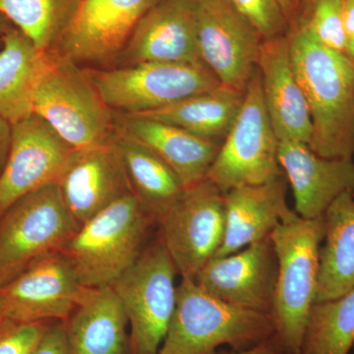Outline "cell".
I'll return each mask as SVG.
<instances>
[{"label": "cell", "instance_id": "cell-1", "mask_svg": "<svg viewBox=\"0 0 354 354\" xmlns=\"http://www.w3.org/2000/svg\"><path fill=\"white\" fill-rule=\"evenodd\" d=\"M288 41L293 71L311 115L310 149L321 157L353 158V60L321 44L306 23Z\"/></svg>", "mask_w": 354, "mask_h": 354}, {"label": "cell", "instance_id": "cell-2", "mask_svg": "<svg viewBox=\"0 0 354 354\" xmlns=\"http://www.w3.org/2000/svg\"><path fill=\"white\" fill-rule=\"evenodd\" d=\"M324 236L323 216L308 220L290 208L270 235L278 258L274 339L286 354L301 353L310 312L316 304Z\"/></svg>", "mask_w": 354, "mask_h": 354}, {"label": "cell", "instance_id": "cell-3", "mask_svg": "<svg viewBox=\"0 0 354 354\" xmlns=\"http://www.w3.org/2000/svg\"><path fill=\"white\" fill-rule=\"evenodd\" d=\"M274 332L270 314L221 301L194 279L181 278L176 310L158 354H216L223 346L245 351L272 339Z\"/></svg>", "mask_w": 354, "mask_h": 354}, {"label": "cell", "instance_id": "cell-4", "mask_svg": "<svg viewBox=\"0 0 354 354\" xmlns=\"http://www.w3.org/2000/svg\"><path fill=\"white\" fill-rule=\"evenodd\" d=\"M152 221L129 193L79 228L60 252L86 288L111 286L139 257Z\"/></svg>", "mask_w": 354, "mask_h": 354}, {"label": "cell", "instance_id": "cell-5", "mask_svg": "<svg viewBox=\"0 0 354 354\" xmlns=\"http://www.w3.org/2000/svg\"><path fill=\"white\" fill-rule=\"evenodd\" d=\"M51 53L50 64L39 79L32 111L74 150L113 140L115 122L90 76L76 64Z\"/></svg>", "mask_w": 354, "mask_h": 354}, {"label": "cell", "instance_id": "cell-6", "mask_svg": "<svg viewBox=\"0 0 354 354\" xmlns=\"http://www.w3.org/2000/svg\"><path fill=\"white\" fill-rule=\"evenodd\" d=\"M279 146L256 69L244 93L241 111L221 144L207 179L223 193L276 180L285 176L279 162Z\"/></svg>", "mask_w": 354, "mask_h": 354}, {"label": "cell", "instance_id": "cell-7", "mask_svg": "<svg viewBox=\"0 0 354 354\" xmlns=\"http://www.w3.org/2000/svg\"><path fill=\"white\" fill-rule=\"evenodd\" d=\"M177 270L158 239L113 283L129 324V354H158L176 305Z\"/></svg>", "mask_w": 354, "mask_h": 354}, {"label": "cell", "instance_id": "cell-8", "mask_svg": "<svg viewBox=\"0 0 354 354\" xmlns=\"http://www.w3.org/2000/svg\"><path fill=\"white\" fill-rule=\"evenodd\" d=\"M77 230L57 183L14 203L0 216V288L37 260L60 252Z\"/></svg>", "mask_w": 354, "mask_h": 354}, {"label": "cell", "instance_id": "cell-9", "mask_svg": "<svg viewBox=\"0 0 354 354\" xmlns=\"http://www.w3.org/2000/svg\"><path fill=\"white\" fill-rule=\"evenodd\" d=\"M111 111L149 113L221 85L201 65L141 62L123 68L88 73Z\"/></svg>", "mask_w": 354, "mask_h": 354}, {"label": "cell", "instance_id": "cell-10", "mask_svg": "<svg viewBox=\"0 0 354 354\" xmlns=\"http://www.w3.org/2000/svg\"><path fill=\"white\" fill-rule=\"evenodd\" d=\"M158 225L160 241L177 272L194 279L225 239V193L206 178L184 190Z\"/></svg>", "mask_w": 354, "mask_h": 354}, {"label": "cell", "instance_id": "cell-11", "mask_svg": "<svg viewBox=\"0 0 354 354\" xmlns=\"http://www.w3.org/2000/svg\"><path fill=\"white\" fill-rule=\"evenodd\" d=\"M196 22L202 64L221 85L245 92L257 69L260 35L228 0H197Z\"/></svg>", "mask_w": 354, "mask_h": 354}, {"label": "cell", "instance_id": "cell-12", "mask_svg": "<svg viewBox=\"0 0 354 354\" xmlns=\"http://www.w3.org/2000/svg\"><path fill=\"white\" fill-rule=\"evenodd\" d=\"M160 1L81 0L53 50L74 64L108 62L122 55L140 21Z\"/></svg>", "mask_w": 354, "mask_h": 354}, {"label": "cell", "instance_id": "cell-13", "mask_svg": "<svg viewBox=\"0 0 354 354\" xmlns=\"http://www.w3.org/2000/svg\"><path fill=\"white\" fill-rule=\"evenodd\" d=\"M74 151L37 114L13 124L10 150L0 172V216L21 198L57 183Z\"/></svg>", "mask_w": 354, "mask_h": 354}, {"label": "cell", "instance_id": "cell-14", "mask_svg": "<svg viewBox=\"0 0 354 354\" xmlns=\"http://www.w3.org/2000/svg\"><path fill=\"white\" fill-rule=\"evenodd\" d=\"M87 290L62 252L37 260L0 288L6 318L22 323L64 322Z\"/></svg>", "mask_w": 354, "mask_h": 354}, {"label": "cell", "instance_id": "cell-15", "mask_svg": "<svg viewBox=\"0 0 354 354\" xmlns=\"http://www.w3.org/2000/svg\"><path fill=\"white\" fill-rule=\"evenodd\" d=\"M277 279L278 258L268 237L225 257L213 258L194 281L221 301L272 316Z\"/></svg>", "mask_w": 354, "mask_h": 354}, {"label": "cell", "instance_id": "cell-16", "mask_svg": "<svg viewBox=\"0 0 354 354\" xmlns=\"http://www.w3.org/2000/svg\"><path fill=\"white\" fill-rule=\"evenodd\" d=\"M57 185L78 230L114 202L132 193L113 140L74 151Z\"/></svg>", "mask_w": 354, "mask_h": 354}, {"label": "cell", "instance_id": "cell-17", "mask_svg": "<svg viewBox=\"0 0 354 354\" xmlns=\"http://www.w3.org/2000/svg\"><path fill=\"white\" fill-rule=\"evenodd\" d=\"M279 162L301 218H321L344 193L354 195V158H325L302 142L279 141Z\"/></svg>", "mask_w": 354, "mask_h": 354}, {"label": "cell", "instance_id": "cell-18", "mask_svg": "<svg viewBox=\"0 0 354 354\" xmlns=\"http://www.w3.org/2000/svg\"><path fill=\"white\" fill-rule=\"evenodd\" d=\"M196 7L197 0H160L140 21L121 55L130 64L204 66L198 53Z\"/></svg>", "mask_w": 354, "mask_h": 354}, {"label": "cell", "instance_id": "cell-19", "mask_svg": "<svg viewBox=\"0 0 354 354\" xmlns=\"http://www.w3.org/2000/svg\"><path fill=\"white\" fill-rule=\"evenodd\" d=\"M257 69L266 109L279 141L309 144L311 115L291 64L288 36L263 39Z\"/></svg>", "mask_w": 354, "mask_h": 354}, {"label": "cell", "instance_id": "cell-20", "mask_svg": "<svg viewBox=\"0 0 354 354\" xmlns=\"http://www.w3.org/2000/svg\"><path fill=\"white\" fill-rule=\"evenodd\" d=\"M115 127L148 147L176 172L185 189L207 178L221 144L162 121L118 114Z\"/></svg>", "mask_w": 354, "mask_h": 354}, {"label": "cell", "instance_id": "cell-21", "mask_svg": "<svg viewBox=\"0 0 354 354\" xmlns=\"http://www.w3.org/2000/svg\"><path fill=\"white\" fill-rule=\"evenodd\" d=\"M225 234L215 257H225L270 237L290 209L286 178L225 193Z\"/></svg>", "mask_w": 354, "mask_h": 354}, {"label": "cell", "instance_id": "cell-22", "mask_svg": "<svg viewBox=\"0 0 354 354\" xmlns=\"http://www.w3.org/2000/svg\"><path fill=\"white\" fill-rule=\"evenodd\" d=\"M64 323L69 354L129 353V324L113 286L88 288Z\"/></svg>", "mask_w": 354, "mask_h": 354}, {"label": "cell", "instance_id": "cell-23", "mask_svg": "<svg viewBox=\"0 0 354 354\" xmlns=\"http://www.w3.org/2000/svg\"><path fill=\"white\" fill-rule=\"evenodd\" d=\"M0 115L11 124L34 113L32 101L39 79L50 62V51L39 50L17 28L1 39Z\"/></svg>", "mask_w": 354, "mask_h": 354}, {"label": "cell", "instance_id": "cell-24", "mask_svg": "<svg viewBox=\"0 0 354 354\" xmlns=\"http://www.w3.org/2000/svg\"><path fill=\"white\" fill-rule=\"evenodd\" d=\"M113 141L133 194L158 223L185 190L180 179L148 147L116 127Z\"/></svg>", "mask_w": 354, "mask_h": 354}, {"label": "cell", "instance_id": "cell-25", "mask_svg": "<svg viewBox=\"0 0 354 354\" xmlns=\"http://www.w3.org/2000/svg\"><path fill=\"white\" fill-rule=\"evenodd\" d=\"M323 218L316 302L335 299L354 288V195L337 197Z\"/></svg>", "mask_w": 354, "mask_h": 354}, {"label": "cell", "instance_id": "cell-26", "mask_svg": "<svg viewBox=\"0 0 354 354\" xmlns=\"http://www.w3.org/2000/svg\"><path fill=\"white\" fill-rule=\"evenodd\" d=\"M244 93L220 85L165 108L132 115L176 125L203 139L221 144L241 111Z\"/></svg>", "mask_w": 354, "mask_h": 354}, {"label": "cell", "instance_id": "cell-27", "mask_svg": "<svg viewBox=\"0 0 354 354\" xmlns=\"http://www.w3.org/2000/svg\"><path fill=\"white\" fill-rule=\"evenodd\" d=\"M81 0H0V13L39 50L50 51Z\"/></svg>", "mask_w": 354, "mask_h": 354}, {"label": "cell", "instance_id": "cell-28", "mask_svg": "<svg viewBox=\"0 0 354 354\" xmlns=\"http://www.w3.org/2000/svg\"><path fill=\"white\" fill-rule=\"evenodd\" d=\"M353 346L354 288L313 305L300 354H349Z\"/></svg>", "mask_w": 354, "mask_h": 354}, {"label": "cell", "instance_id": "cell-29", "mask_svg": "<svg viewBox=\"0 0 354 354\" xmlns=\"http://www.w3.org/2000/svg\"><path fill=\"white\" fill-rule=\"evenodd\" d=\"M306 25L324 46L346 53L348 37L344 28V0H315Z\"/></svg>", "mask_w": 354, "mask_h": 354}, {"label": "cell", "instance_id": "cell-30", "mask_svg": "<svg viewBox=\"0 0 354 354\" xmlns=\"http://www.w3.org/2000/svg\"><path fill=\"white\" fill-rule=\"evenodd\" d=\"M263 39L283 36L288 20L278 0H228Z\"/></svg>", "mask_w": 354, "mask_h": 354}, {"label": "cell", "instance_id": "cell-31", "mask_svg": "<svg viewBox=\"0 0 354 354\" xmlns=\"http://www.w3.org/2000/svg\"><path fill=\"white\" fill-rule=\"evenodd\" d=\"M50 322H0V354H31Z\"/></svg>", "mask_w": 354, "mask_h": 354}, {"label": "cell", "instance_id": "cell-32", "mask_svg": "<svg viewBox=\"0 0 354 354\" xmlns=\"http://www.w3.org/2000/svg\"><path fill=\"white\" fill-rule=\"evenodd\" d=\"M31 354H69L66 327L64 321L50 323Z\"/></svg>", "mask_w": 354, "mask_h": 354}, {"label": "cell", "instance_id": "cell-33", "mask_svg": "<svg viewBox=\"0 0 354 354\" xmlns=\"http://www.w3.org/2000/svg\"><path fill=\"white\" fill-rule=\"evenodd\" d=\"M12 124L0 115V172L3 169L10 150Z\"/></svg>", "mask_w": 354, "mask_h": 354}, {"label": "cell", "instance_id": "cell-34", "mask_svg": "<svg viewBox=\"0 0 354 354\" xmlns=\"http://www.w3.org/2000/svg\"><path fill=\"white\" fill-rule=\"evenodd\" d=\"M218 354H286L283 349L274 341V337L269 341L263 342L255 348L245 349V351H234L232 353H223Z\"/></svg>", "mask_w": 354, "mask_h": 354}, {"label": "cell", "instance_id": "cell-35", "mask_svg": "<svg viewBox=\"0 0 354 354\" xmlns=\"http://www.w3.org/2000/svg\"><path fill=\"white\" fill-rule=\"evenodd\" d=\"M344 22L348 39L354 37V0H344Z\"/></svg>", "mask_w": 354, "mask_h": 354}, {"label": "cell", "instance_id": "cell-36", "mask_svg": "<svg viewBox=\"0 0 354 354\" xmlns=\"http://www.w3.org/2000/svg\"><path fill=\"white\" fill-rule=\"evenodd\" d=\"M278 2L288 22L297 11L298 0H278Z\"/></svg>", "mask_w": 354, "mask_h": 354}, {"label": "cell", "instance_id": "cell-37", "mask_svg": "<svg viewBox=\"0 0 354 354\" xmlns=\"http://www.w3.org/2000/svg\"><path fill=\"white\" fill-rule=\"evenodd\" d=\"M10 24L11 23L0 13V39H2V37L6 35V32L8 31L10 28H12Z\"/></svg>", "mask_w": 354, "mask_h": 354}, {"label": "cell", "instance_id": "cell-38", "mask_svg": "<svg viewBox=\"0 0 354 354\" xmlns=\"http://www.w3.org/2000/svg\"><path fill=\"white\" fill-rule=\"evenodd\" d=\"M346 55L354 62V37L348 39V48L346 51Z\"/></svg>", "mask_w": 354, "mask_h": 354}, {"label": "cell", "instance_id": "cell-39", "mask_svg": "<svg viewBox=\"0 0 354 354\" xmlns=\"http://www.w3.org/2000/svg\"><path fill=\"white\" fill-rule=\"evenodd\" d=\"M6 318V306H4L3 297H2L1 291H0V322Z\"/></svg>", "mask_w": 354, "mask_h": 354}, {"label": "cell", "instance_id": "cell-40", "mask_svg": "<svg viewBox=\"0 0 354 354\" xmlns=\"http://www.w3.org/2000/svg\"><path fill=\"white\" fill-rule=\"evenodd\" d=\"M305 1L306 2H308L309 4H313L314 3V1H315V0H305Z\"/></svg>", "mask_w": 354, "mask_h": 354}, {"label": "cell", "instance_id": "cell-41", "mask_svg": "<svg viewBox=\"0 0 354 354\" xmlns=\"http://www.w3.org/2000/svg\"><path fill=\"white\" fill-rule=\"evenodd\" d=\"M353 351H354V346H353Z\"/></svg>", "mask_w": 354, "mask_h": 354}, {"label": "cell", "instance_id": "cell-42", "mask_svg": "<svg viewBox=\"0 0 354 354\" xmlns=\"http://www.w3.org/2000/svg\"><path fill=\"white\" fill-rule=\"evenodd\" d=\"M353 158H354V153H353Z\"/></svg>", "mask_w": 354, "mask_h": 354}]
</instances>
